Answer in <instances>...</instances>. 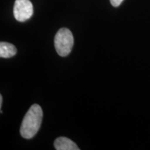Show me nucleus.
I'll return each mask as SVG.
<instances>
[{
    "mask_svg": "<svg viewBox=\"0 0 150 150\" xmlns=\"http://www.w3.org/2000/svg\"><path fill=\"white\" fill-rule=\"evenodd\" d=\"M42 120V110L38 104L30 107L22 120L20 134L26 139L32 138L40 129Z\"/></svg>",
    "mask_w": 150,
    "mask_h": 150,
    "instance_id": "nucleus-1",
    "label": "nucleus"
},
{
    "mask_svg": "<svg viewBox=\"0 0 150 150\" xmlns=\"http://www.w3.org/2000/svg\"><path fill=\"white\" fill-rule=\"evenodd\" d=\"M74 45V37L67 28H61L54 38V46L59 56H66L70 53Z\"/></svg>",
    "mask_w": 150,
    "mask_h": 150,
    "instance_id": "nucleus-2",
    "label": "nucleus"
},
{
    "mask_svg": "<svg viewBox=\"0 0 150 150\" xmlns=\"http://www.w3.org/2000/svg\"><path fill=\"white\" fill-rule=\"evenodd\" d=\"M33 13V4L29 0H16L13 6V15L18 21H27L31 18Z\"/></svg>",
    "mask_w": 150,
    "mask_h": 150,
    "instance_id": "nucleus-3",
    "label": "nucleus"
},
{
    "mask_svg": "<svg viewBox=\"0 0 150 150\" xmlns=\"http://www.w3.org/2000/svg\"><path fill=\"white\" fill-rule=\"evenodd\" d=\"M54 147L56 150H79L78 146L66 137H59L54 141Z\"/></svg>",
    "mask_w": 150,
    "mask_h": 150,
    "instance_id": "nucleus-4",
    "label": "nucleus"
},
{
    "mask_svg": "<svg viewBox=\"0 0 150 150\" xmlns=\"http://www.w3.org/2000/svg\"><path fill=\"white\" fill-rule=\"evenodd\" d=\"M17 54V49L11 43L0 42V56L4 59H9Z\"/></svg>",
    "mask_w": 150,
    "mask_h": 150,
    "instance_id": "nucleus-5",
    "label": "nucleus"
},
{
    "mask_svg": "<svg viewBox=\"0 0 150 150\" xmlns=\"http://www.w3.org/2000/svg\"><path fill=\"white\" fill-rule=\"evenodd\" d=\"M123 1L124 0H110V4H111V5L114 7L119 6Z\"/></svg>",
    "mask_w": 150,
    "mask_h": 150,
    "instance_id": "nucleus-6",
    "label": "nucleus"
},
{
    "mask_svg": "<svg viewBox=\"0 0 150 150\" xmlns=\"http://www.w3.org/2000/svg\"><path fill=\"white\" fill-rule=\"evenodd\" d=\"M2 99H3L2 95H0V108H1V106H2V102H3Z\"/></svg>",
    "mask_w": 150,
    "mask_h": 150,
    "instance_id": "nucleus-7",
    "label": "nucleus"
}]
</instances>
